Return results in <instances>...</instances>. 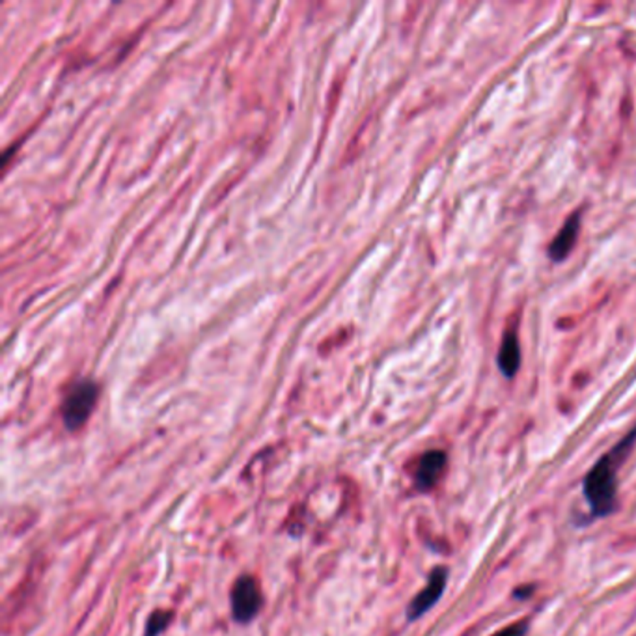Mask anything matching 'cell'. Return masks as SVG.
Wrapping results in <instances>:
<instances>
[{"label":"cell","instance_id":"cell-5","mask_svg":"<svg viewBox=\"0 0 636 636\" xmlns=\"http://www.w3.org/2000/svg\"><path fill=\"white\" fill-rule=\"evenodd\" d=\"M448 457L442 450H430L418 461L414 473V485L418 491H431L447 469Z\"/></svg>","mask_w":636,"mask_h":636},{"label":"cell","instance_id":"cell-3","mask_svg":"<svg viewBox=\"0 0 636 636\" xmlns=\"http://www.w3.org/2000/svg\"><path fill=\"white\" fill-rule=\"evenodd\" d=\"M264 605L262 588L256 577L241 575L231 586V614L238 623H248L258 616Z\"/></svg>","mask_w":636,"mask_h":636},{"label":"cell","instance_id":"cell-2","mask_svg":"<svg viewBox=\"0 0 636 636\" xmlns=\"http://www.w3.org/2000/svg\"><path fill=\"white\" fill-rule=\"evenodd\" d=\"M99 389L92 379H80L68 390L66 398L62 401L60 414L62 422L70 431L80 430L88 422L96 404H97Z\"/></svg>","mask_w":636,"mask_h":636},{"label":"cell","instance_id":"cell-7","mask_svg":"<svg viewBox=\"0 0 636 636\" xmlns=\"http://www.w3.org/2000/svg\"><path fill=\"white\" fill-rule=\"evenodd\" d=\"M521 366V344L515 329L506 331L500 351H498V368L506 377H514Z\"/></svg>","mask_w":636,"mask_h":636},{"label":"cell","instance_id":"cell-4","mask_svg":"<svg viewBox=\"0 0 636 636\" xmlns=\"http://www.w3.org/2000/svg\"><path fill=\"white\" fill-rule=\"evenodd\" d=\"M447 582H448V569L447 567H435L431 571L430 579H428V584L423 586L422 591L416 593V598L409 603V608H407L409 622L418 620L428 610L433 608V605L442 598L444 588H447Z\"/></svg>","mask_w":636,"mask_h":636},{"label":"cell","instance_id":"cell-9","mask_svg":"<svg viewBox=\"0 0 636 636\" xmlns=\"http://www.w3.org/2000/svg\"><path fill=\"white\" fill-rule=\"evenodd\" d=\"M528 631V622L523 620V622H517L514 625H507L504 629H500L498 632H495L493 636H524Z\"/></svg>","mask_w":636,"mask_h":636},{"label":"cell","instance_id":"cell-1","mask_svg":"<svg viewBox=\"0 0 636 636\" xmlns=\"http://www.w3.org/2000/svg\"><path fill=\"white\" fill-rule=\"evenodd\" d=\"M636 442V428L623 437L616 447L607 452L591 471L586 474L582 490L584 497L591 507V514L596 517H607L616 507L618 495V469L631 454Z\"/></svg>","mask_w":636,"mask_h":636},{"label":"cell","instance_id":"cell-8","mask_svg":"<svg viewBox=\"0 0 636 636\" xmlns=\"http://www.w3.org/2000/svg\"><path fill=\"white\" fill-rule=\"evenodd\" d=\"M174 614L171 610H155L146 623V636H159L168 625H171Z\"/></svg>","mask_w":636,"mask_h":636},{"label":"cell","instance_id":"cell-10","mask_svg":"<svg viewBox=\"0 0 636 636\" xmlns=\"http://www.w3.org/2000/svg\"><path fill=\"white\" fill-rule=\"evenodd\" d=\"M523 591H519V590H515V593H514V596L515 598H519V599H523V598H528L530 596V593H532V586H524V588H521Z\"/></svg>","mask_w":636,"mask_h":636},{"label":"cell","instance_id":"cell-6","mask_svg":"<svg viewBox=\"0 0 636 636\" xmlns=\"http://www.w3.org/2000/svg\"><path fill=\"white\" fill-rule=\"evenodd\" d=\"M579 230H581V213H575V215H571L565 224L562 226V230L556 233V238L555 241L550 243L548 247V256L553 258L555 262H562L569 256V252L571 248L575 247V241H577V236H579Z\"/></svg>","mask_w":636,"mask_h":636}]
</instances>
